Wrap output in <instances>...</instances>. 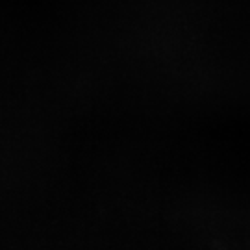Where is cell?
I'll return each instance as SVG.
<instances>
[]
</instances>
